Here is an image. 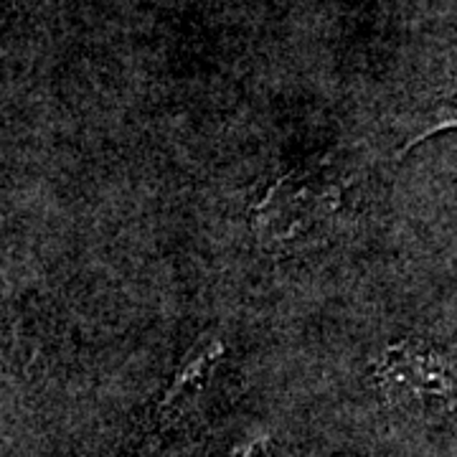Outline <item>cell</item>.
<instances>
[{
	"instance_id": "6da1fadb",
	"label": "cell",
	"mask_w": 457,
	"mask_h": 457,
	"mask_svg": "<svg viewBox=\"0 0 457 457\" xmlns=\"http://www.w3.org/2000/svg\"><path fill=\"white\" fill-rule=\"evenodd\" d=\"M343 183L326 165L297 168L264 194L254 209V231L264 246H285L326 224L341 206Z\"/></svg>"
},
{
	"instance_id": "7a4b0ae2",
	"label": "cell",
	"mask_w": 457,
	"mask_h": 457,
	"mask_svg": "<svg viewBox=\"0 0 457 457\" xmlns=\"http://www.w3.org/2000/svg\"><path fill=\"white\" fill-rule=\"evenodd\" d=\"M378 381L392 404L450 407L453 402L450 363L420 341H404L392 348L378 369Z\"/></svg>"
},
{
	"instance_id": "3957f363",
	"label": "cell",
	"mask_w": 457,
	"mask_h": 457,
	"mask_svg": "<svg viewBox=\"0 0 457 457\" xmlns=\"http://www.w3.org/2000/svg\"><path fill=\"white\" fill-rule=\"evenodd\" d=\"M224 356V345L216 338H206L201 341L186 356V361L180 363V369L173 376L170 386L165 389V394L155 402V407L150 409L147 422L155 429H168L176 422H180L191 409L196 407V402L201 399V394L206 392L209 378H212L216 363Z\"/></svg>"
}]
</instances>
